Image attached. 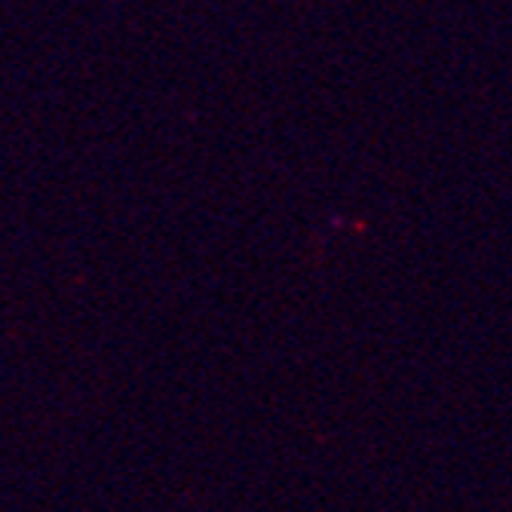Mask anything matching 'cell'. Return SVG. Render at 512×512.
<instances>
[]
</instances>
